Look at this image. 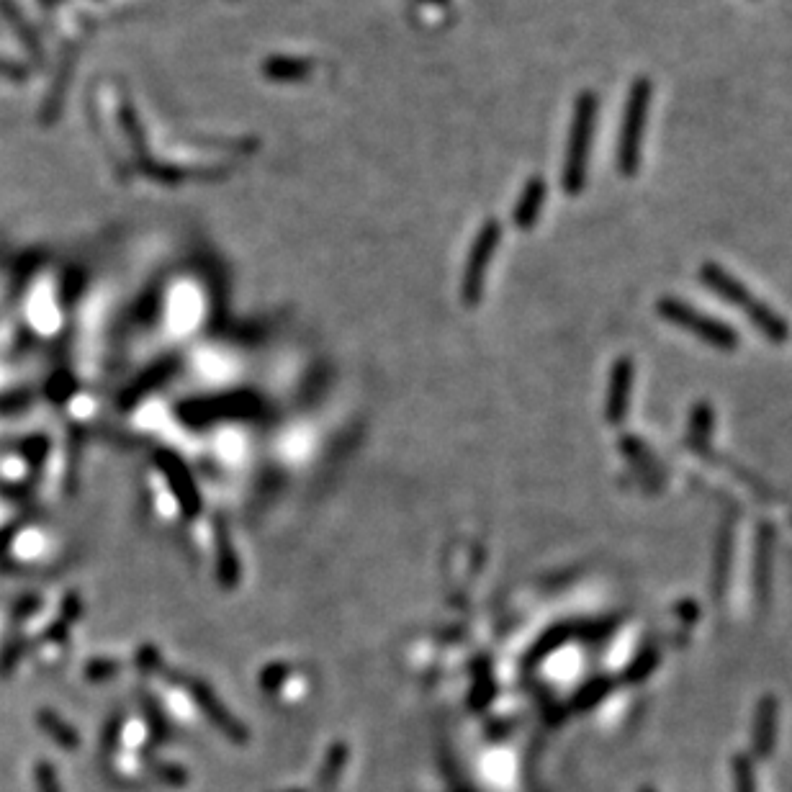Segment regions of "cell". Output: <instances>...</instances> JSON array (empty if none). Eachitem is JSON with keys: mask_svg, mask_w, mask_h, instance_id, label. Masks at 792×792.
<instances>
[{"mask_svg": "<svg viewBox=\"0 0 792 792\" xmlns=\"http://www.w3.org/2000/svg\"><path fill=\"white\" fill-rule=\"evenodd\" d=\"M700 281L705 283V286L713 288L718 296H723L726 301H731L733 306H738V309H746V312H749V319L756 324V330L762 332L767 340L785 342L787 337H790V327H787L785 319L774 312L772 306L762 304V301H756L749 288L738 281V278H733L728 270L720 268V265H715V263L702 265Z\"/></svg>", "mask_w": 792, "mask_h": 792, "instance_id": "6da1fadb", "label": "cell"}, {"mask_svg": "<svg viewBox=\"0 0 792 792\" xmlns=\"http://www.w3.org/2000/svg\"><path fill=\"white\" fill-rule=\"evenodd\" d=\"M597 108L600 101L592 90L579 93L574 101V119H571L569 144H566V160H564V188L569 196L582 193L587 183V165L589 150H592V134L594 121H597Z\"/></svg>", "mask_w": 792, "mask_h": 792, "instance_id": "7a4b0ae2", "label": "cell"}, {"mask_svg": "<svg viewBox=\"0 0 792 792\" xmlns=\"http://www.w3.org/2000/svg\"><path fill=\"white\" fill-rule=\"evenodd\" d=\"M651 93H654V85L648 78H638L630 85L618 137V170L625 178H633L641 168L643 132H646L648 108H651Z\"/></svg>", "mask_w": 792, "mask_h": 792, "instance_id": "3957f363", "label": "cell"}, {"mask_svg": "<svg viewBox=\"0 0 792 792\" xmlns=\"http://www.w3.org/2000/svg\"><path fill=\"white\" fill-rule=\"evenodd\" d=\"M656 309H659V314L666 319V322H672L677 324V327H682V330L692 332V335H697L702 342L713 345V348L718 350L738 348V335L733 327L708 317V314L697 312V309H692V306L684 304V301L661 299L659 304H656Z\"/></svg>", "mask_w": 792, "mask_h": 792, "instance_id": "277c9868", "label": "cell"}, {"mask_svg": "<svg viewBox=\"0 0 792 792\" xmlns=\"http://www.w3.org/2000/svg\"><path fill=\"white\" fill-rule=\"evenodd\" d=\"M499 240H502V227L499 222H486L484 229L479 232L474 242V250H471V258H468L466 265V281H463V296H466L468 304L479 301L481 286H484V273L486 265L492 260L494 250H497Z\"/></svg>", "mask_w": 792, "mask_h": 792, "instance_id": "5b68a950", "label": "cell"}, {"mask_svg": "<svg viewBox=\"0 0 792 792\" xmlns=\"http://www.w3.org/2000/svg\"><path fill=\"white\" fill-rule=\"evenodd\" d=\"M630 386H633V363H630V358H620L615 368H612L605 407L607 422H612V425H620L625 420L630 402Z\"/></svg>", "mask_w": 792, "mask_h": 792, "instance_id": "8992f818", "label": "cell"}, {"mask_svg": "<svg viewBox=\"0 0 792 792\" xmlns=\"http://www.w3.org/2000/svg\"><path fill=\"white\" fill-rule=\"evenodd\" d=\"M774 726H777V700L774 697H762L754 720V754L759 759H767L772 754L774 733H777Z\"/></svg>", "mask_w": 792, "mask_h": 792, "instance_id": "52a82bcc", "label": "cell"}, {"mask_svg": "<svg viewBox=\"0 0 792 792\" xmlns=\"http://www.w3.org/2000/svg\"><path fill=\"white\" fill-rule=\"evenodd\" d=\"M772 551H774V530L772 525L759 528V543H756V597L759 602L769 600V584H772Z\"/></svg>", "mask_w": 792, "mask_h": 792, "instance_id": "ba28073f", "label": "cell"}, {"mask_svg": "<svg viewBox=\"0 0 792 792\" xmlns=\"http://www.w3.org/2000/svg\"><path fill=\"white\" fill-rule=\"evenodd\" d=\"M543 201H546V180L543 178H530L525 191H522L520 201L515 204V224L520 229H530L535 222H538L540 209H543Z\"/></svg>", "mask_w": 792, "mask_h": 792, "instance_id": "9c48e42d", "label": "cell"}, {"mask_svg": "<svg viewBox=\"0 0 792 792\" xmlns=\"http://www.w3.org/2000/svg\"><path fill=\"white\" fill-rule=\"evenodd\" d=\"M312 62L299 60V57H268L263 62V75L273 83H299L309 78Z\"/></svg>", "mask_w": 792, "mask_h": 792, "instance_id": "30bf717a", "label": "cell"}, {"mask_svg": "<svg viewBox=\"0 0 792 792\" xmlns=\"http://www.w3.org/2000/svg\"><path fill=\"white\" fill-rule=\"evenodd\" d=\"M710 430H713V409L708 404H697L695 412H692L690 430H687V445L702 450L708 445Z\"/></svg>", "mask_w": 792, "mask_h": 792, "instance_id": "8fae6325", "label": "cell"}, {"mask_svg": "<svg viewBox=\"0 0 792 792\" xmlns=\"http://www.w3.org/2000/svg\"><path fill=\"white\" fill-rule=\"evenodd\" d=\"M656 664H659V648H643L641 654L633 659V664L628 666L625 682H641V679H646L648 674L654 672Z\"/></svg>", "mask_w": 792, "mask_h": 792, "instance_id": "7c38bea8", "label": "cell"}, {"mask_svg": "<svg viewBox=\"0 0 792 792\" xmlns=\"http://www.w3.org/2000/svg\"><path fill=\"white\" fill-rule=\"evenodd\" d=\"M623 448H625V453H628V456L633 458V463H636V466L641 468L643 474H656L654 458L648 456L646 448H643V445L638 443L636 438H623Z\"/></svg>", "mask_w": 792, "mask_h": 792, "instance_id": "4fadbf2b", "label": "cell"}, {"mask_svg": "<svg viewBox=\"0 0 792 792\" xmlns=\"http://www.w3.org/2000/svg\"><path fill=\"white\" fill-rule=\"evenodd\" d=\"M728 551H731V538L728 533L720 538L718 546V558H715V574H713V587L715 594L720 597V589H723V582H726V571H728Z\"/></svg>", "mask_w": 792, "mask_h": 792, "instance_id": "5bb4252c", "label": "cell"}, {"mask_svg": "<svg viewBox=\"0 0 792 792\" xmlns=\"http://www.w3.org/2000/svg\"><path fill=\"white\" fill-rule=\"evenodd\" d=\"M733 780H736V792H754V772L749 759L744 756L733 759Z\"/></svg>", "mask_w": 792, "mask_h": 792, "instance_id": "9a60e30c", "label": "cell"}, {"mask_svg": "<svg viewBox=\"0 0 792 792\" xmlns=\"http://www.w3.org/2000/svg\"><path fill=\"white\" fill-rule=\"evenodd\" d=\"M610 684H612L610 679H597V682H592L587 690H584V695L579 697V702H582L584 708H589V705H594V702L602 700V697L610 692Z\"/></svg>", "mask_w": 792, "mask_h": 792, "instance_id": "2e32d148", "label": "cell"}, {"mask_svg": "<svg viewBox=\"0 0 792 792\" xmlns=\"http://www.w3.org/2000/svg\"><path fill=\"white\" fill-rule=\"evenodd\" d=\"M36 787H39V792H60L57 777H54L49 764H39V767H36Z\"/></svg>", "mask_w": 792, "mask_h": 792, "instance_id": "e0dca14e", "label": "cell"}, {"mask_svg": "<svg viewBox=\"0 0 792 792\" xmlns=\"http://www.w3.org/2000/svg\"><path fill=\"white\" fill-rule=\"evenodd\" d=\"M0 75H6L11 80H26L29 78V70L13 60H0Z\"/></svg>", "mask_w": 792, "mask_h": 792, "instance_id": "ac0fdd59", "label": "cell"}, {"mask_svg": "<svg viewBox=\"0 0 792 792\" xmlns=\"http://www.w3.org/2000/svg\"><path fill=\"white\" fill-rule=\"evenodd\" d=\"M679 605H682V602H679ZM679 615H684V618H687V620H695V618H697V607H695V602H684V605L679 607Z\"/></svg>", "mask_w": 792, "mask_h": 792, "instance_id": "d6986e66", "label": "cell"}, {"mask_svg": "<svg viewBox=\"0 0 792 792\" xmlns=\"http://www.w3.org/2000/svg\"><path fill=\"white\" fill-rule=\"evenodd\" d=\"M430 3H445V0H430Z\"/></svg>", "mask_w": 792, "mask_h": 792, "instance_id": "ffe728a7", "label": "cell"}, {"mask_svg": "<svg viewBox=\"0 0 792 792\" xmlns=\"http://www.w3.org/2000/svg\"><path fill=\"white\" fill-rule=\"evenodd\" d=\"M643 792H654V790H643Z\"/></svg>", "mask_w": 792, "mask_h": 792, "instance_id": "44dd1931", "label": "cell"}]
</instances>
